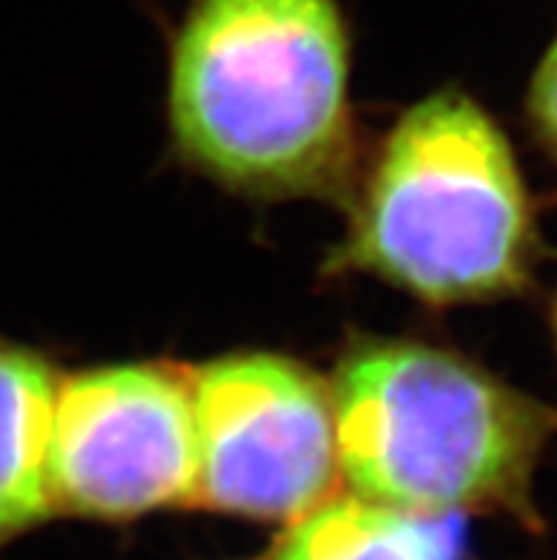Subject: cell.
<instances>
[{
  "label": "cell",
  "instance_id": "6da1fadb",
  "mask_svg": "<svg viewBox=\"0 0 557 560\" xmlns=\"http://www.w3.org/2000/svg\"><path fill=\"white\" fill-rule=\"evenodd\" d=\"M347 85L339 0H188L171 40V131L228 188L330 194L353 151Z\"/></svg>",
  "mask_w": 557,
  "mask_h": 560
},
{
  "label": "cell",
  "instance_id": "7a4b0ae2",
  "mask_svg": "<svg viewBox=\"0 0 557 560\" xmlns=\"http://www.w3.org/2000/svg\"><path fill=\"white\" fill-rule=\"evenodd\" d=\"M330 398L353 495L438 518L512 512L537 526L532 478L557 410L418 341H356Z\"/></svg>",
  "mask_w": 557,
  "mask_h": 560
},
{
  "label": "cell",
  "instance_id": "3957f363",
  "mask_svg": "<svg viewBox=\"0 0 557 560\" xmlns=\"http://www.w3.org/2000/svg\"><path fill=\"white\" fill-rule=\"evenodd\" d=\"M535 231L507 137L461 92L409 108L361 185L341 262L432 302H478L526 282Z\"/></svg>",
  "mask_w": 557,
  "mask_h": 560
},
{
  "label": "cell",
  "instance_id": "277c9868",
  "mask_svg": "<svg viewBox=\"0 0 557 560\" xmlns=\"http://www.w3.org/2000/svg\"><path fill=\"white\" fill-rule=\"evenodd\" d=\"M197 430L194 504L259 521L297 518L341 478L330 387L293 359L222 355L188 378Z\"/></svg>",
  "mask_w": 557,
  "mask_h": 560
},
{
  "label": "cell",
  "instance_id": "5b68a950",
  "mask_svg": "<svg viewBox=\"0 0 557 560\" xmlns=\"http://www.w3.org/2000/svg\"><path fill=\"white\" fill-rule=\"evenodd\" d=\"M49 483L55 512L126 521L197 498L188 378L163 364H112L57 384Z\"/></svg>",
  "mask_w": 557,
  "mask_h": 560
},
{
  "label": "cell",
  "instance_id": "8992f818",
  "mask_svg": "<svg viewBox=\"0 0 557 560\" xmlns=\"http://www.w3.org/2000/svg\"><path fill=\"white\" fill-rule=\"evenodd\" d=\"M55 368L0 336V547L55 515L49 483Z\"/></svg>",
  "mask_w": 557,
  "mask_h": 560
},
{
  "label": "cell",
  "instance_id": "52a82bcc",
  "mask_svg": "<svg viewBox=\"0 0 557 560\" xmlns=\"http://www.w3.org/2000/svg\"><path fill=\"white\" fill-rule=\"evenodd\" d=\"M270 560H464V540L459 518L333 495L288 524Z\"/></svg>",
  "mask_w": 557,
  "mask_h": 560
},
{
  "label": "cell",
  "instance_id": "ba28073f",
  "mask_svg": "<svg viewBox=\"0 0 557 560\" xmlns=\"http://www.w3.org/2000/svg\"><path fill=\"white\" fill-rule=\"evenodd\" d=\"M530 114L537 137L557 156V37L535 71L530 92Z\"/></svg>",
  "mask_w": 557,
  "mask_h": 560
},
{
  "label": "cell",
  "instance_id": "9c48e42d",
  "mask_svg": "<svg viewBox=\"0 0 557 560\" xmlns=\"http://www.w3.org/2000/svg\"><path fill=\"white\" fill-rule=\"evenodd\" d=\"M555 336H557V305H555Z\"/></svg>",
  "mask_w": 557,
  "mask_h": 560
}]
</instances>
